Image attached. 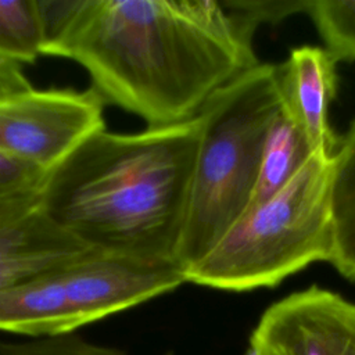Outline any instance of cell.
I'll use <instances>...</instances> for the list:
<instances>
[{
    "instance_id": "1",
    "label": "cell",
    "mask_w": 355,
    "mask_h": 355,
    "mask_svg": "<svg viewBox=\"0 0 355 355\" xmlns=\"http://www.w3.org/2000/svg\"><path fill=\"white\" fill-rule=\"evenodd\" d=\"M43 55L79 64L104 103L147 126L194 119L223 86L259 64L223 1L39 0Z\"/></svg>"
},
{
    "instance_id": "2",
    "label": "cell",
    "mask_w": 355,
    "mask_h": 355,
    "mask_svg": "<svg viewBox=\"0 0 355 355\" xmlns=\"http://www.w3.org/2000/svg\"><path fill=\"white\" fill-rule=\"evenodd\" d=\"M200 136L198 115L133 133L98 129L46 173L39 208L93 251L178 262Z\"/></svg>"
},
{
    "instance_id": "3",
    "label": "cell",
    "mask_w": 355,
    "mask_h": 355,
    "mask_svg": "<svg viewBox=\"0 0 355 355\" xmlns=\"http://www.w3.org/2000/svg\"><path fill=\"white\" fill-rule=\"evenodd\" d=\"M282 107L276 65L259 62L219 89L200 111L201 136L178 252L184 273L248 208L262 146Z\"/></svg>"
},
{
    "instance_id": "4",
    "label": "cell",
    "mask_w": 355,
    "mask_h": 355,
    "mask_svg": "<svg viewBox=\"0 0 355 355\" xmlns=\"http://www.w3.org/2000/svg\"><path fill=\"white\" fill-rule=\"evenodd\" d=\"M334 155L315 151L287 186L247 208L186 270V282L237 293L272 288L309 263L329 262Z\"/></svg>"
},
{
    "instance_id": "5",
    "label": "cell",
    "mask_w": 355,
    "mask_h": 355,
    "mask_svg": "<svg viewBox=\"0 0 355 355\" xmlns=\"http://www.w3.org/2000/svg\"><path fill=\"white\" fill-rule=\"evenodd\" d=\"M186 282L179 262L92 251L0 293V330L31 338L73 333Z\"/></svg>"
},
{
    "instance_id": "6",
    "label": "cell",
    "mask_w": 355,
    "mask_h": 355,
    "mask_svg": "<svg viewBox=\"0 0 355 355\" xmlns=\"http://www.w3.org/2000/svg\"><path fill=\"white\" fill-rule=\"evenodd\" d=\"M94 89H32L0 98V154L49 172L82 140L105 128Z\"/></svg>"
},
{
    "instance_id": "7",
    "label": "cell",
    "mask_w": 355,
    "mask_h": 355,
    "mask_svg": "<svg viewBox=\"0 0 355 355\" xmlns=\"http://www.w3.org/2000/svg\"><path fill=\"white\" fill-rule=\"evenodd\" d=\"M247 355H355V304L311 286L265 309Z\"/></svg>"
},
{
    "instance_id": "8",
    "label": "cell",
    "mask_w": 355,
    "mask_h": 355,
    "mask_svg": "<svg viewBox=\"0 0 355 355\" xmlns=\"http://www.w3.org/2000/svg\"><path fill=\"white\" fill-rule=\"evenodd\" d=\"M336 64L324 49L301 46L276 65L283 108L313 153L336 154L340 144L327 116L337 92Z\"/></svg>"
},
{
    "instance_id": "9",
    "label": "cell",
    "mask_w": 355,
    "mask_h": 355,
    "mask_svg": "<svg viewBox=\"0 0 355 355\" xmlns=\"http://www.w3.org/2000/svg\"><path fill=\"white\" fill-rule=\"evenodd\" d=\"M39 208L0 220V293L92 252Z\"/></svg>"
},
{
    "instance_id": "10",
    "label": "cell",
    "mask_w": 355,
    "mask_h": 355,
    "mask_svg": "<svg viewBox=\"0 0 355 355\" xmlns=\"http://www.w3.org/2000/svg\"><path fill=\"white\" fill-rule=\"evenodd\" d=\"M333 252L330 263L355 282V121L340 137L331 183Z\"/></svg>"
},
{
    "instance_id": "11",
    "label": "cell",
    "mask_w": 355,
    "mask_h": 355,
    "mask_svg": "<svg viewBox=\"0 0 355 355\" xmlns=\"http://www.w3.org/2000/svg\"><path fill=\"white\" fill-rule=\"evenodd\" d=\"M313 154L304 135L282 107L265 137L251 202L262 204L279 193Z\"/></svg>"
},
{
    "instance_id": "12",
    "label": "cell",
    "mask_w": 355,
    "mask_h": 355,
    "mask_svg": "<svg viewBox=\"0 0 355 355\" xmlns=\"http://www.w3.org/2000/svg\"><path fill=\"white\" fill-rule=\"evenodd\" d=\"M44 19L39 0H0V55L32 64L43 55Z\"/></svg>"
},
{
    "instance_id": "13",
    "label": "cell",
    "mask_w": 355,
    "mask_h": 355,
    "mask_svg": "<svg viewBox=\"0 0 355 355\" xmlns=\"http://www.w3.org/2000/svg\"><path fill=\"white\" fill-rule=\"evenodd\" d=\"M306 14L336 62L355 61V0H311Z\"/></svg>"
},
{
    "instance_id": "14",
    "label": "cell",
    "mask_w": 355,
    "mask_h": 355,
    "mask_svg": "<svg viewBox=\"0 0 355 355\" xmlns=\"http://www.w3.org/2000/svg\"><path fill=\"white\" fill-rule=\"evenodd\" d=\"M311 0H223L237 32L250 44L262 24H279L283 19L305 12Z\"/></svg>"
},
{
    "instance_id": "15",
    "label": "cell",
    "mask_w": 355,
    "mask_h": 355,
    "mask_svg": "<svg viewBox=\"0 0 355 355\" xmlns=\"http://www.w3.org/2000/svg\"><path fill=\"white\" fill-rule=\"evenodd\" d=\"M0 355H125L119 349L90 343L73 333L28 341L0 340Z\"/></svg>"
},
{
    "instance_id": "16",
    "label": "cell",
    "mask_w": 355,
    "mask_h": 355,
    "mask_svg": "<svg viewBox=\"0 0 355 355\" xmlns=\"http://www.w3.org/2000/svg\"><path fill=\"white\" fill-rule=\"evenodd\" d=\"M46 172L0 154V197L40 189Z\"/></svg>"
},
{
    "instance_id": "17",
    "label": "cell",
    "mask_w": 355,
    "mask_h": 355,
    "mask_svg": "<svg viewBox=\"0 0 355 355\" xmlns=\"http://www.w3.org/2000/svg\"><path fill=\"white\" fill-rule=\"evenodd\" d=\"M33 86L21 64L0 55V98L32 90Z\"/></svg>"
},
{
    "instance_id": "18",
    "label": "cell",
    "mask_w": 355,
    "mask_h": 355,
    "mask_svg": "<svg viewBox=\"0 0 355 355\" xmlns=\"http://www.w3.org/2000/svg\"><path fill=\"white\" fill-rule=\"evenodd\" d=\"M40 202V189L0 197V220L36 208Z\"/></svg>"
}]
</instances>
